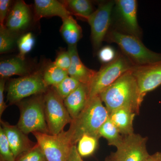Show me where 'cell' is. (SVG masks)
<instances>
[{
	"mask_svg": "<svg viewBox=\"0 0 161 161\" xmlns=\"http://www.w3.org/2000/svg\"><path fill=\"white\" fill-rule=\"evenodd\" d=\"M137 114L132 108L123 107L112 111L109 113V117L124 136L134 133L133 122L135 115Z\"/></svg>",
	"mask_w": 161,
	"mask_h": 161,
	"instance_id": "obj_18",
	"label": "cell"
},
{
	"mask_svg": "<svg viewBox=\"0 0 161 161\" xmlns=\"http://www.w3.org/2000/svg\"><path fill=\"white\" fill-rule=\"evenodd\" d=\"M67 161H84L77 150V146H73Z\"/></svg>",
	"mask_w": 161,
	"mask_h": 161,
	"instance_id": "obj_34",
	"label": "cell"
},
{
	"mask_svg": "<svg viewBox=\"0 0 161 161\" xmlns=\"http://www.w3.org/2000/svg\"><path fill=\"white\" fill-rule=\"evenodd\" d=\"M53 63L58 67L68 71L71 64V58L68 51L60 53Z\"/></svg>",
	"mask_w": 161,
	"mask_h": 161,
	"instance_id": "obj_31",
	"label": "cell"
},
{
	"mask_svg": "<svg viewBox=\"0 0 161 161\" xmlns=\"http://www.w3.org/2000/svg\"><path fill=\"white\" fill-rule=\"evenodd\" d=\"M115 4V1H111L101 3L87 19L91 26L92 43L95 49L100 47L109 31Z\"/></svg>",
	"mask_w": 161,
	"mask_h": 161,
	"instance_id": "obj_10",
	"label": "cell"
},
{
	"mask_svg": "<svg viewBox=\"0 0 161 161\" xmlns=\"http://www.w3.org/2000/svg\"><path fill=\"white\" fill-rule=\"evenodd\" d=\"M147 137L133 133L124 136L115 152L105 161H145L150 155L147 148Z\"/></svg>",
	"mask_w": 161,
	"mask_h": 161,
	"instance_id": "obj_9",
	"label": "cell"
},
{
	"mask_svg": "<svg viewBox=\"0 0 161 161\" xmlns=\"http://www.w3.org/2000/svg\"><path fill=\"white\" fill-rule=\"evenodd\" d=\"M43 76L44 83L48 87L50 86L53 87L58 85L68 77L69 74L67 71L56 66L53 62L45 68Z\"/></svg>",
	"mask_w": 161,
	"mask_h": 161,
	"instance_id": "obj_23",
	"label": "cell"
},
{
	"mask_svg": "<svg viewBox=\"0 0 161 161\" xmlns=\"http://www.w3.org/2000/svg\"><path fill=\"white\" fill-rule=\"evenodd\" d=\"M62 20L60 32L69 46H75L82 37V29L72 15Z\"/></svg>",
	"mask_w": 161,
	"mask_h": 161,
	"instance_id": "obj_20",
	"label": "cell"
},
{
	"mask_svg": "<svg viewBox=\"0 0 161 161\" xmlns=\"http://www.w3.org/2000/svg\"><path fill=\"white\" fill-rule=\"evenodd\" d=\"M11 3L10 0H0V26H5L4 23L9 14Z\"/></svg>",
	"mask_w": 161,
	"mask_h": 161,
	"instance_id": "obj_32",
	"label": "cell"
},
{
	"mask_svg": "<svg viewBox=\"0 0 161 161\" xmlns=\"http://www.w3.org/2000/svg\"><path fill=\"white\" fill-rule=\"evenodd\" d=\"M99 138L90 135H84L78 141L77 150L81 157L92 155L98 146Z\"/></svg>",
	"mask_w": 161,
	"mask_h": 161,
	"instance_id": "obj_24",
	"label": "cell"
},
{
	"mask_svg": "<svg viewBox=\"0 0 161 161\" xmlns=\"http://www.w3.org/2000/svg\"><path fill=\"white\" fill-rule=\"evenodd\" d=\"M81 84L78 80L69 76L60 84L53 88L64 100L77 89Z\"/></svg>",
	"mask_w": 161,
	"mask_h": 161,
	"instance_id": "obj_25",
	"label": "cell"
},
{
	"mask_svg": "<svg viewBox=\"0 0 161 161\" xmlns=\"http://www.w3.org/2000/svg\"><path fill=\"white\" fill-rule=\"evenodd\" d=\"M31 21V15L29 6L24 1L16 2L9 12L6 19V26L13 33L25 29Z\"/></svg>",
	"mask_w": 161,
	"mask_h": 161,
	"instance_id": "obj_14",
	"label": "cell"
},
{
	"mask_svg": "<svg viewBox=\"0 0 161 161\" xmlns=\"http://www.w3.org/2000/svg\"><path fill=\"white\" fill-rule=\"evenodd\" d=\"M98 135L100 138L103 137L105 138L109 146H113L115 148L121 143L124 136L109 117L101 127Z\"/></svg>",
	"mask_w": 161,
	"mask_h": 161,
	"instance_id": "obj_22",
	"label": "cell"
},
{
	"mask_svg": "<svg viewBox=\"0 0 161 161\" xmlns=\"http://www.w3.org/2000/svg\"><path fill=\"white\" fill-rule=\"evenodd\" d=\"M117 55L115 50L112 47H104L98 53V58L101 62L105 64L111 63L115 60Z\"/></svg>",
	"mask_w": 161,
	"mask_h": 161,
	"instance_id": "obj_30",
	"label": "cell"
},
{
	"mask_svg": "<svg viewBox=\"0 0 161 161\" xmlns=\"http://www.w3.org/2000/svg\"><path fill=\"white\" fill-rule=\"evenodd\" d=\"M134 66L123 55H117L111 63L105 64L96 75L88 86L89 99L99 96L103 91L115 82Z\"/></svg>",
	"mask_w": 161,
	"mask_h": 161,
	"instance_id": "obj_5",
	"label": "cell"
},
{
	"mask_svg": "<svg viewBox=\"0 0 161 161\" xmlns=\"http://www.w3.org/2000/svg\"><path fill=\"white\" fill-rule=\"evenodd\" d=\"M115 3L114 8L123 32L139 38L141 31L137 21V1L116 0Z\"/></svg>",
	"mask_w": 161,
	"mask_h": 161,
	"instance_id": "obj_12",
	"label": "cell"
},
{
	"mask_svg": "<svg viewBox=\"0 0 161 161\" xmlns=\"http://www.w3.org/2000/svg\"><path fill=\"white\" fill-rule=\"evenodd\" d=\"M37 145L47 161H67L73 145L66 131L57 135L34 132Z\"/></svg>",
	"mask_w": 161,
	"mask_h": 161,
	"instance_id": "obj_8",
	"label": "cell"
},
{
	"mask_svg": "<svg viewBox=\"0 0 161 161\" xmlns=\"http://www.w3.org/2000/svg\"><path fill=\"white\" fill-rule=\"evenodd\" d=\"M19 119L17 126L27 135L34 132L49 133L44 113L43 94L35 95L21 105Z\"/></svg>",
	"mask_w": 161,
	"mask_h": 161,
	"instance_id": "obj_4",
	"label": "cell"
},
{
	"mask_svg": "<svg viewBox=\"0 0 161 161\" xmlns=\"http://www.w3.org/2000/svg\"><path fill=\"white\" fill-rule=\"evenodd\" d=\"M35 38L31 33H27L20 37L18 41L19 54L18 57L25 59V56L31 51L34 46Z\"/></svg>",
	"mask_w": 161,
	"mask_h": 161,
	"instance_id": "obj_27",
	"label": "cell"
},
{
	"mask_svg": "<svg viewBox=\"0 0 161 161\" xmlns=\"http://www.w3.org/2000/svg\"><path fill=\"white\" fill-rule=\"evenodd\" d=\"M68 51L71 58V64L68 70L69 76L89 86L97 71L90 69L82 63L78 55L77 45L69 46Z\"/></svg>",
	"mask_w": 161,
	"mask_h": 161,
	"instance_id": "obj_15",
	"label": "cell"
},
{
	"mask_svg": "<svg viewBox=\"0 0 161 161\" xmlns=\"http://www.w3.org/2000/svg\"><path fill=\"white\" fill-rule=\"evenodd\" d=\"M100 96L90 98L86 106L76 118L73 119L69 129L66 131L72 145L77 146L84 135L100 138L99 129L109 116V113Z\"/></svg>",
	"mask_w": 161,
	"mask_h": 161,
	"instance_id": "obj_2",
	"label": "cell"
},
{
	"mask_svg": "<svg viewBox=\"0 0 161 161\" xmlns=\"http://www.w3.org/2000/svg\"><path fill=\"white\" fill-rule=\"evenodd\" d=\"M34 11L36 21L53 16L59 17L63 19L72 15L64 4L57 0H35Z\"/></svg>",
	"mask_w": 161,
	"mask_h": 161,
	"instance_id": "obj_16",
	"label": "cell"
},
{
	"mask_svg": "<svg viewBox=\"0 0 161 161\" xmlns=\"http://www.w3.org/2000/svg\"><path fill=\"white\" fill-rule=\"evenodd\" d=\"M131 71L137 82L142 100L147 93L161 85V60L146 65H134Z\"/></svg>",
	"mask_w": 161,
	"mask_h": 161,
	"instance_id": "obj_11",
	"label": "cell"
},
{
	"mask_svg": "<svg viewBox=\"0 0 161 161\" xmlns=\"http://www.w3.org/2000/svg\"><path fill=\"white\" fill-rule=\"evenodd\" d=\"M15 161H47L40 147L37 144L23 153Z\"/></svg>",
	"mask_w": 161,
	"mask_h": 161,
	"instance_id": "obj_29",
	"label": "cell"
},
{
	"mask_svg": "<svg viewBox=\"0 0 161 161\" xmlns=\"http://www.w3.org/2000/svg\"><path fill=\"white\" fill-rule=\"evenodd\" d=\"M145 161H161V152H156L149 155Z\"/></svg>",
	"mask_w": 161,
	"mask_h": 161,
	"instance_id": "obj_35",
	"label": "cell"
},
{
	"mask_svg": "<svg viewBox=\"0 0 161 161\" xmlns=\"http://www.w3.org/2000/svg\"><path fill=\"white\" fill-rule=\"evenodd\" d=\"M1 123L15 159L34 147L27 135L17 126L12 125L3 120Z\"/></svg>",
	"mask_w": 161,
	"mask_h": 161,
	"instance_id": "obj_13",
	"label": "cell"
},
{
	"mask_svg": "<svg viewBox=\"0 0 161 161\" xmlns=\"http://www.w3.org/2000/svg\"><path fill=\"white\" fill-rule=\"evenodd\" d=\"M29 68L25 59L20 57L4 60L0 63L1 78H6L14 75L23 77L30 75Z\"/></svg>",
	"mask_w": 161,
	"mask_h": 161,
	"instance_id": "obj_19",
	"label": "cell"
},
{
	"mask_svg": "<svg viewBox=\"0 0 161 161\" xmlns=\"http://www.w3.org/2000/svg\"><path fill=\"white\" fill-rule=\"evenodd\" d=\"M89 100L88 86L82 84L64 100L65 106L72 119L76 118L83 111Z\"/></svg>",
	"mask_w": 161,
	"mask_h": 161,
	"instance_id": "obj_17",
	"label": "cell"
},
{
	"mask_svg": "<svg viewBox=\"0 0 161 161\" xmlns=\"http://www.w3.org/2000/svg\"><path fill=\"white\" fill-rule=\"evenodd\" d=\"M14 33L10 31L6 26H0V53H5L10 50L14 46L15 39Z\"/></svg>",
	"mask_w": 161,
	"mask_h": 161,
	"instance_id": "obj_26",
	"label": "cell"
},
{
	"mask_svg": "<svg viewBox=\"0 0 161 161\" xmlns=\"http://www.w3.org/2000/svg\"><path fill=\"white\" fill-rule=\"evenodd\" d=\"M62 3L71 14L86 20L94 12L92 2L88 0H67Z\"/></svg>",
	"mask_w": 161,
	"mask_h": 161,
	"instance_id": "obj_21",
	"label": "cell"
},
{
	"mask_svg": "<svg viewBox=\"0 0 161 161\" xmlns=\"http://www.w3.org/2000/svg\"><path fill=\"white\" fill-rule=\"evenodd\" d=\"M44 113L49 134L57 135L64 131L72 118L64 105V100L53 88L47 89L44 95Z\"/></svg>",
	"mask_w": 161,
	"mask_h": 161,
	"instance_id": "obj_6",
	"label": "cell"
},
{
	"mask_svg": "<svg viewBox=\"0 0 161 161\" xmlns=\"http://www.w3.org/2000/svg\"><path fill=\"white\" fill-rule=\"evenodd\" d=\"M47 89L43 81V72L37 71L12 79L7 88V99L10 103H16L31 95L45 93Z\"/></svg>",
	"mask_w": 161,
	"mask_h": 161,
	"instance_id": "obj_7",
	"label": "cell"
},
{
	"mask_svg": "<svg viewBox=\"0 0 161 161\" xmlns=\"http://www.w3.org/2000/svg\"><path fill=\"white\" fill-rule=\"evenodd\" d=\"M0 154L1 161H15L4 130L0 128Z\"/></svg>",
	"mask_w": 161,
	"mask_h": 161,
	"instance_id": "obj_28",
	"label": "cell"
},
{
	"mask_svg": "<svg viewBox=\"0 0 161 161\" xmlns=\"http://www.w3.org/2000/svg\"><path fill=\"white\" fill-rule=\"evenodd\" d=\"M106 39L116 43L134 66L150 64L161 60V54L152 51L144 45L140 38L116 30L109 31Z\"/></svg>",
	"mask_w": 161,
	"mask_h": 161,
	"instance_id": "obj_3",
	"label": "cell"
},
{
	"mask_svg": "<svg viewBox=\"0 0 161 161\" xmlns=\"http://www.w3.org/2000/svg\"><path fill=\"white\" fill-rule=\"evenodd\" d=\"M6 78H1L0 80V116H2L3 112L7 108L4 101V91L5 88Z\"/></svg>",
	"mask_w": 161,
	"mask_h": 161,
	"instance_id": "obj_33",
	"label": "cell"
},
{
	"mask_svg": "<svg viewBox=\"0 0 161 161\" xmlns=\"http://www.w3.org/2000/svg\"><path fill=\"white\" fill-rule=\"evenodd\" d=\"M99 96L109 113L119 108L129 107L138 114L143 102L131 69L103 91Z\"/></svg>",
	"mask_w": 161,
	"mask_h": 161,
	"instance_id": "obj_1",
	"label": "cell"
}]
</instances>
